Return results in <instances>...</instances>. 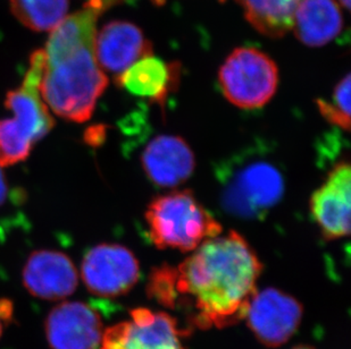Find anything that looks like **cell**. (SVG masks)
Wrapping results in <instances>:
<instances>
[{"instance_id": "obj_1", "label": "cell", "mask_w": 351, "mask_h": 349, "mask_svg": "<svg viewBox=\"0 0 351 349\" xmlns=\"http://www.w3.org/2000/svg\"><path fill=\"white\" fill-rule=\"evenodd\" d=\"M262 271L248 242L229 231L202 243L179 267H169L165 305L174 307L181 296L198 310V323L231 326L245 318Z\"/></svg>"}, {"instance_id": "obj_2", "label": "cell", "mask_w": 351, "mask_h": 349, "mask_svg": "<svg viewBox=\"0 0 351 349\" xmlns=\"http://www.w3.org/2000/svg\"><path fill=\"white\" fill-rule=\"evenodd\" d=\"M103 10L86 3L82 10L64 18L51 31L45 51L40 83L43 103L65 120L91 118L108 79L97 63V21Z\"/></svg>"}, {"instance_id": "obj_3", "label": "cell", "mask_w": 351, "mask_h": 349, "mask_svg": "<svg viewBox=\"0 0 351 349\" xmlns=\"http://www.w3.org/2000/svg\"><path fill=\"white\" fill-rule=\"evenodd\" d=\"M219 198L226 212L243 220H261L281 202L283 172L261 148L233 155L216 170Z\"/></svg>"}, {"instance_id": "obj_4", "label": "cell", "mask_w": 351, "mask_h": 349, "mask_svg": "<svg viewBox=\"0 0 351 349\" xmlns=\"http://www.w3.org/2000/svg\"><path fill=\"white\" fill-rule=\"evenodd\" d=\"M145 218L150 240L160 250L193 252L223 231L190 190L159 195L150 202Z\"/></svg>"}, {"instance_id": "obj_5", "label": "cell", "mask_w": 351, "mask_h": 349, "mask_svg": "<svg viewBox=\"0 0 351 349\" xmlns=\"http://www.w3.org/2000/svg\"><path fill=\"white\" fill-rule=\"evenodd\" d=\"M219 83L229 103L242 109L261 108L276 92L278 66L261 50L240 47L230 53L219 68Z\"/></svg>"}, {"instance_id": "obj_6", "label": "cell", "mask_w": 351, "mask_h": 349, "mask_svg": "<svg viewBox=\"0 0 351 349\" xmlns=\"http://www.w3.org/2000/svg\"><path fill=\"white\" fill-rule=\"evenodd\" d=\"M139 277L136 255L123 245H96L86 252L81 263L83 283L96 296H122L136 286Z\"/></svg>"}, {"instance_id": "obj_7", "label": "cell", "mask_w": 351, "mask_h": 349, "mask_svg": "<svg viewBox=\"0 0 351 349\" xmlns=\"http://www.w3.org/2000/svg\"><path fill=\"white\" fill-rule=\"evenodd\" d=\"M302 313V305L295 297L275 288H266L256 292L245 318L256 338L263 345L274 348L295 335Z\"/></svg>"}, {"instance_id": "obj_8", "label": "cell", "mask_w": 351, "mask_h": 349, "mask_svg": "<svg viewBox=\"0 0 351 349\" xmlns=\"http://www.w3.org/2000/svg\"><path fill=\"white\" fill-rule=\"evenodd\" d=\"M99 349H183L176 320L162 312L139 309L131 320L105 330Z\"/></svg>"}, {"instance_id": "obj_9", "label": "cell", "mask_w": 351, "mask_h": 349, "mask_svg": "<svg viewBox=\"0 0 351 349\" xmlns=\"http://www.w3.org/2000/svg\"><path fill=\"white\" fill-rule=\"evenodd\" d=\"M351 170L349 162L332 168L324 183L313 193L309 208L325 240L333 241L350 234Z\"/></svg>"}, {"instance_id": "obj_10", "label": "cell", "mask_w": 351, "mask_h": 349, "mask_svg": "<svg viewBox=\"0 0 351 349\" xmlns=\"http://www.w3.org/2000/svg\"><path fill=\"white\" fill-rule=\"evenodd\" d=\"M45 333L51 349H99L103 322L88 304L63 302L47 315Z\"/></svg>"}, {"instance_id": "obj_11", "label": "cell", "mask_w": 351, "mask_h": 349, "mask_svg": "<svg viewBox=\"0 0 351 349\" xmlns=\"http://www.w3.org/2000/svg\"><path fill=\"white\" fill-rule=\"evenodd\" d=\"M22 279L32 296L45 300H64L79 283L73 261L56 250H34L24 263Z\"/></svg>"}, {"instance_id": "obj_12", "label": "cell", "mask_w": 351, "mask_h": 349, "mask_svg": "<svg viewBox=\"0 0 351 349\" xmlns=\"http://www.w3.org/2000/svg\"><path fill=\"white\" fill-rule=\"evenodd\" d=\"M95 55L101 70L117 76L143 57L152 56L153 44L136 24L112 21L96 34Z\"/></svg>"}, {"instance_id": "obj_13", "label": "cell", "mask_w": 351, "mask_h": 349, "mask_svg": "<svg viewBox=\"0 0 351 349\" xmlns=\"http://www.w3.org/2000/svg\"><path fill=\"white\" fill-rule=\"evenodd\" d=\"M141 165L153 184L159 188H176L193 176L195 153L182 138L159 135L143 150Z\"/></svg>"}, {"instance_id": "obj_14", "label": "cell", "mask_w": 351, "mask_h": 349, "mask_svg": "<svg viewBox=\"0 0 351 349\" xmlns=\"http://www.w3.org/2000/svg\"><path fill=\"white\" fill-rule=\"evenodd\" d=\"M179 63H165L157 57H143L117 76V86L134 96L165 105L180 81Z\"/></svg>"}, {"instance_id": "obj_15", "label": "cell", "mask_w": 351, "mask_h": 349, "mask_svg": "<svg viewBox=\"0 0 351 349\" xmlns=\"http://www.w3.org/2000/svg\"><path fill=\"white\" fill-rule=\"evenodd\" d=\"M343 27V16L335 0H302L293 16L292 30L300 42L318 48L331 42Z\"/></svg>"}, {"instance_id": "obj_16", "label": "cell", "mask_w": 351, "mask_h": 349, "mask_svg": "<svg viewBox=\"0 0 351 349\" xmlns=\"http://www.w3.org/2000/svg\"><path fill=\"white\" fill-rule=\"evenodd\" d=\"M245 17L259 34L278 39L292 30L295 10L302 0H238Z\"/></svg>"}, {"instance_id": "obj_17", "label": "cell", "mask_w": 351, "mask_h": 349, "mask_svg": "<svg viewBox=\"0 0 351 349\" xmlns=\"http://www.w3.org/2000/svg\"><path fill=\"white\" fill-rule=\"evenodd\" d=\"M14 16L30 30L53 31L67 16L69 0H10Z\"/></svg>"}, {"instance_id": "obj_18", "label": "cell", "mask_w": 351, "mask_h": 349, "mask_svg": "<svg viewBox=\"0 0 351 349\" xmlns=\"http://www.w3.org/2000/svg\"><path fill=\"white\" fill-rule=\"evenodd\" d=\"M34 144L30 134L15 119H0V167L24 161Z\"/></svg>"}, {"instance_id": "obj_19", "label": "cell", "mask_w": 351, "mask_h": 349, "mask_svg": "<svg viewBox=\"0 0 351 349\" xmlns=\"http://www.w3.org/2000/svg\"><path fill=\"white\" fill-rule=\"evenodd\" d=\"M350 74L337 84L332 99H318V110L326 122L339 129H350Z\"/></svg>"}, {"instance_id": "obj_20", "label": "cell", "mask_w": 351, "mask_h": 349, "mask_svg": "<svg viewBox=\"0 0 351 349\" xmlns=\"http://www.w3.org/2000/svg\"><path fill=\"white\" fill-rule=\"evenodd\" d=\"M13 316V304L10 300H0V320L10 321Z\"/></svg>"}, {"instance_id": "obj_21", "label": "cell", "mask_w": 351, "mask_h": 349, "mask_svg": "<svg viewBox=\"0 0 351 349\" xmlns=\"http://www.w3.org/2000/svg\"><path fill=\"white\" fill-rule=\"evenodd\" d=\"M8 192H10V188H8L6 178L0 168V207L5 205L7 198H8Z\"/></svg>"}, {"instance_id": "obj_22", "label": "cell", "mask_w": 351, "mask_h": 349, "mask_svg": "<svg viewBox=\"0 0 351 349\" xmlns=\"http://www.w3.org/2000/svg\"><path fill=\"white\" fill-rule=\"evenodd\" d=\"M340 3H341L342 6L345 7L346 10H349V7H350V0H340Z\"/></svg>"}, {"instance_id": "obj_23", "label": "cell", "mask_w": 351, "mask_h": 349, "mask_svg": "<svg viewBox=\"0 0 351 349\" xmlns=\"http://www.w3.org/2000/svg\"><path fill=\"white\" fill-rule=\"evenodd\" d=\"M292 349H315V348H313V347H311V346H305V345H304V346H297V347H295V348H292Z\"/></svg>"}, {"instance_id": "obj_24", "label": "cell", "mask_w": 351, "mask_h": 349, "mask_svg": "<svg viewBox=\"0 0 351 349\" xmlns=\"http://www.w3.org/2000/svg\"><path fill=\"white\" fill-rule=\"evenodd\" d=\"M1 333H3V324H1V320H0V337H1Z\"/></svg>"}]
</instances>
